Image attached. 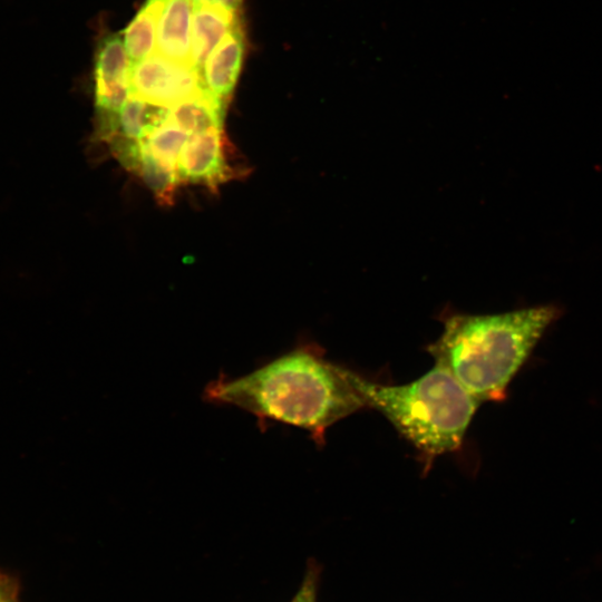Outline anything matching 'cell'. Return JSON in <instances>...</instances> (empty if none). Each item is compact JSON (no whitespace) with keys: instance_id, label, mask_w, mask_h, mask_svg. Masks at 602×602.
Returning <instances> with one entry per match:
<instances>
[{"instance_id":"1","label":"cell","mask_w":602,"mask_h":602,"mask_svg":"<svg viewBox=\"0 0 602 602\" xmlns=\"http://www.w3.org/2000/svg\"><path fill=\"white\" fill-rule=\"evenodd\" d=\"M204 399L302 428L321 444L329 427L365 409L344 367L330 362L314 343L298 346L245 376L221 375L206 386Z\"/></svg>"},{"instance_id":"2","label":"cell","mask_w":602,"mask_h":602,"mask_svg":"<svg viewBox=\"0 0 602 602\" xmlns=\"http://www.w3.org/2000/svg\"><path fill=\"white\" fill-rule=\"evenodd\" d=\"M556 315L550 305L486 315L444 310L443 333L426 350L479 404L502 401Z\"/></svg>"},{"instance_id":"3","label":"cell","mask_w":602,"mask_h":602,"mask_svg":"<svg viewBox=\"0 0 602 602\" xmlns=\"http://www.w3.org/2000/svg\"><path fill=\"white\" fill-rule=\"evenodd\" d=\"M344 375L365 408L382 414L424 457L460 448L479 402L441 366L404 385L368 380L344 367Z\"/></svg>"},{"instance_id":"4","label":"cell","mask_w":602,"mask_h":602,"mask_svg":"<svg viewBox=\"0 0 602 602\" xmlns=\"http://www.w3.org/2000/svg\"><path fill=\"white\" fill-rule=\"evenodd\" d=\"M202 74L157 51L130 66L129 95L169 108L205 89Z\"/></svg>"},{"instance_id":"5","label":"cell","mask_w":602,"mask_h":602,"mask_svg":"<svg viewBox=\"0 0 602 602\" xmlns=\"http://www.w3.org/2000/svg\"><path fill=\"white\" fill-rule=\"evenodd\" d=\"M227 138L223 127L188 135L177 166L182 184H201L211 191L234 177L227 163Z\"/></svg>"},{"instance_id":"6","label":"cell","mask_w":602,"mask_h":602,"mask_svg":"<svg viewBox=\"0 0 602 602\" xmlns=\"http://www.w3.org/2000/svg\"><path fill=\"white\" fill-rule=\"evenodd\" d=\"M130 61L123 36L110 33L99 41L94 62L96 115L118 113L129 96Z\"/></svg>"},{"instance_id":"7","label":"cell","mask_w":602,"mask_h":602,"mask_svg":"<svg viewBox=\"0 0 602 602\" xmlns=\"http://www.w3.org/2000/svg\"><path fill=\"white\" fill-rule=\"evenodd\" d=\"M245 33L242 21L219 41L208 55L202 71L207 90L229 103L237 82L245 55Z\"/></svg>"},{"instance_id":"8","label":"cell","mask_w":602,"mask_h":602,"mask_svg":"<svg viewBox=\"0 0 602 602\" xmlns=\"http://www.w3.org/2000/svg\"><path fill=\"white\" fill-rule=\"evenodd\" d=\"M191 6L192 57L195 68L202 74L211 51L242 19L240 11L215 0H191Z\"/></svg>"},{"instance_id":"9","label":"cell","mask_w":602,"mask_h":602,"mask_svg":"<svg viewBox=\"0 0 602 602\" xmlns=\"http://www.w3.org/2000/svg\"><path fill=\"white\" fill-rule=\"evenodd\" d=\"M167 115V108L149 104L129 95L120 110L104 120L96 139L104 143L113 138L143 140Z\"/></svg>"},{"instance_id":"10","label":"cell","mask_w":602,"mask_h":602,"mask_svg":"<svg viewBox=\"0 0 602 602\" xmlns=\"http://www.w3.org/2000/svg\"><path fill=\"white\" fill-rule=\"evenodd\" d=\"M191 10L190 0L167 1L157 27L155 51L179 64L194 66Z\"/></svg>"},{"instance_id":"11","label":"cell","mask_w":602,"mask_h":602,"mask_svg":"<svg viewBox=\"0 0 602 602\" xmlns=\"http://www.w3.org/2000/svg\"><path fill=\"white\" fill-rule=\"evenodd\" d=\"M229 103L215 97L207 88L173 107L166 117L188 135L213 127H223Z\"/></svg>"},{"instance_id":"12","label":"cell","mask_w":602,"mask_h":602,"mask_svg":"<svg viewBox=\"0 0 602 602\" xmlns=\"http://www.w3.org/2000/svg\"><path fill=\"white\" fill-rule=\"evenodd\" d=\"M167 1L146 0L124 30V45L130 66L155 51L156 23Z\"/></svg>"},{"instance_id":"13","label":"cell","mask_w":602,"mask_h":602,"mask_svg":"<svg viewBox=\"0 0 602 602\" xmlns=\"http://www.w3.org/2000/svg\"><path fill=\"white\" fill-rule=\"evenodd\" d=\"M187 137L186 132L166 117L140 140V145L154 158L177 171L179 156Z\"/></svg>"},{"instance_id":"14","label":"cell","mask_w":602,"mask_h":602,"mask_svg":"<svg viewBox=\"0 0 602 602\" xmlns=\"http://www.w3.org/2000/svg\"><path fill=\"white\" fill-rule=\"evenodd\" d=\"M133 173L144 181L161 204L173 203L175 191L181 185L177 171L154 158L142 145Z\"/></svg>"},{"instance_id":"15","label":"cell","mask_w":602,"mask_h":602,"mask_svg":"<svg viewBox=\"0 0 602 602\" xmlns=\"http://www.w3.org/2000/svg\"><path fill=\"white\" fill-rule=\"evenodd\" d=\"M322 574V566L310 559L300 586L290 602H318V592Z\"/></svg>"},{"instance_id":"16","label":"cell","mask_w":602,"mask_h":602,"mask_svg":"<svg viewBox=\"0 0 602 602\" xmlns=\"http://www.w3.org/2000/svg\"><path fill=\"white\" fill-rule=\"evenodd\" d=\"M0 602H19L16 580L0 572Z\"/></svg>"}]
</instances>
